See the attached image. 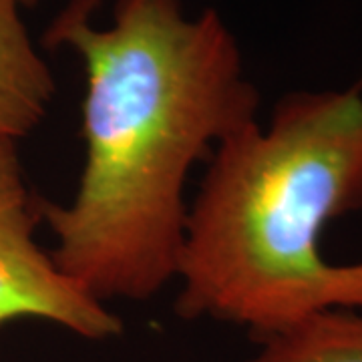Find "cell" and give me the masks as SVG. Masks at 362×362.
Instances as JSON below:
<instances>
[{
  "label": "cell",
  "instance_id": "6da1fadb",
  "mask_svg": "<svg viewBox=\"0 0 362 362\" xmlns=\"http://www.w3.org/2000/svg\"><path fill=\"white\" fill-rule=\"evenodd\" d=\"M95 4L71 0L45 33L85 71V153L71 202H42V221L54 264L87 294L145 302L177 278L192 169L258 121L259 93L216 8L117 0L97 26Z\"/></svg>",
  "mask_w": 362,
  "mask_h": 362
},
{
  "label": "cell",
  "instance_id": "7a4b0ae2",
  "mask_svg": "<svg viewBox=\"0 0 362 362\" xmlns=\"http://www.w3.org/2000/svg\"><path fill=\"white\" fill-rule=\"evenodd\" d=\"M362 209V78L296 90L230 135L189 204L175 314L266 340L324 310H362V259L322 254L330 221Z\"/></svg>",
  "mask_w": 362,
  "mask_h": 362
},
{
  "label": "cell",
  "instance_id": "3957f363",
  "mask_svg": "<svg viewBox=\"0 0 362 362\" xmlns=\"http://www.w3.org/2000/svg\"><path fill=\"white\" fill-rule=\"evenodd\" d=\"M42 199L30 194L18 141L0 137V328L13 320H45L75 337L103 342L123 320L87 294L37 242Z\"/></svg>",
  "mask_w": 362,
  "mask_h": 362
},
{
  "label": "cell",
  "instance_id": "277c9868",
  "mask_svg": "<svg viewBox=\"0 0 362 362\" xmlns=\"http://www.w3.org/2000/svg\"><path fill=\"white\" fill-rule=\"evenodd\" d=\"M39 0H0V137L21 141L49 115L57 83L26 28Z\"/></svg>",
  "mask_w": 362,
  "mask_h": 362
},
{
  "label": "cell",
  "instance_id": "5b68a950",
  "mask_svg": "<svg viewBox=\"0 0 362 362\" xmlns=\"http://www.w3.org/2000/svg\"><path fill=\"white\" fill-rule=\"evenodd\" d=\"M244 362H362V310H324L259 340Z\"/></svg>",
  "mask_w": 362,
  "mask_h": 362
}]
</instances>
